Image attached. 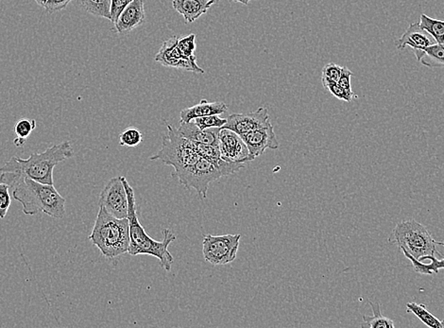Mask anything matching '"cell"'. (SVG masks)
Returning a JSON list of instances; mask_svg holds the SVG:
<instances>
[{
    "instance_id": "16",
    "label": "cell",
    "mask_w": 444,
    "mask_h": 328,
    "mask_svg": "<svg viewBox=\"0 0 444 328\" xmlns=\"http://www.w3.org/2000/svg\"><path fill=\"white\" fill-rule=\"evenodd\" d=\"M222 128H209L200 130L193 120L190 122H180V127L177 129L182 137L188 140L196 142L208 144V145H220V132Z\"/></svg>"
},
{
    "instance_id": "23",
    "label": "cell",
    "mask_w": 444,
    "mask_h": 328,
    "mask_svg": "<svg viewBox=\"0 0 444 328\" xmlns=\"http://www.w3.org/2000/svg\"><path fill=\"white\" fill-rule=\"evenodd\" d=\"M420 26L433 37L437 44H444V21L443 20L432 18L423 14L421 16Z\"/></svg>"
},
{
    "instance_id": "1",
    "label": "cell",
    "mask_w": 444,
    "mask_h": 328,
    "mask_svg": "<svg viewBox=\"0 0 444 328\" xmlns=\"http://www.w3.org/2000/svg\"><path fill=\"white\" fill-rule=\"evenodd\" d=\"M0 182L7 184L14 200L22 204L25 215L45 213L54 218L65 215V199L53 185H45L16 172H1Z\"/></svg>"
},
{
    "instance_id": "28",
    "label": "cell",
    "mask_w": 444,
    "mask_h": 328,
    "mask_svg": "<svg viewBox=\"0 0 444 328\" xmlns=\"http://www.w3.org/2000/svg\"><path fill=\"white\" fill-rule=\"evenodd\" d=\"M196 36L194 33L189 34L185 37H182L178 40L177 46L183 56L189 59L195 58V51H196Z\"/></svg>"
},
{
    "instance_id": "10",
    "label": "cell",
    "mask_w": 444,
    "mask_h": 328,
    "mask_svg": "<svg viewBox=\"0 0 444 328\" xmlns=\"http://www.w3.org/2000/svg\"><path fill=\"white\" fill-rule=\"evenodd\" d=\"M179 37L174 36L163 43L159 53L154 57V61L162 65L185 71L195 72V73H205V70L197 65V58L189 59L183 56L178 48L177 43Z\"/></svg>"
},
{
    "instance_id": "9",
    "label": "cell",
    "mask_w": 444,
    "mask_h": 328,
    "mask_svg": "<svg viewBox=\"0 0 444 328\" xmlns=\"http://www.w3.org/2000/svg\"><path fill=\"white\" fill-rule=\"evenodd\" d=\"M99 207L117 218H128L127 191L123 184L122 177L112 178L99 195Z\"/></svg>"
},
{
    "instance_id": "22",
    "label": "cell",
    "mask_w": 444,
    "mask_h": 328,
    "mask_svg": "<svg viewBox=\"0 0 444 328\" xmlns=\"http://www.w3.org/2000/svg\"><path fill=\"white\" fill-rule=\"evenodd\" d=\"M371 305L372 313L374 315H363V327H368L371 328H394L395 324L391 319L385 317L381 313L380 304H374L369 301Z\"/></svg>"
},
{
    "instance_id": "4",
    "label": "cell",
    "mask_w": 444,
    "mask_h": 328,
    "mask_svg": "<svg viewBox=\"0 0 444 328\" xmlns=\"http://www.w3.org/2000/svg\"><path fill=\"white\" fill-rule=\"evenodd\" d=\"M89 240L103 257L114 260L128 253L130 227L128 218H117L99 207Z\"/></svg>"
},
{
    "instance_id": "6",
    "label": "cell",
    "mask_w": 444,
    "mask_h": 328,
    "mask_svg": "<svg viewBox=\"0 0 444 328\" xmlns=\"http://www.w3.org/2000/svg\"><path fill=\"white\" fill-rule=\"evenodd\" d=\"M389 241L418 260L426 255H437L442 258L437 246L444 247V243L435 240L429 230L414 218L398 223L392 230Z\"/></svg>"
},
{
    "instance_id": "25",
    "label": "cell",
    "mask_w": 444,
    "mask_h": 328,
    "mask_svg": "<svg viewBox=\"0 0 444 328\" xmlns=\"http://www.w3.org/2000/svg\"><path fill=\"white\" fill-rule=\"evenodd\" d=\"M192 148L200 155V157L205 158L210 161H217L222 159L220 157V148L217 146L208 145L192 141Z\"/></svg>"
},
{
    "instance_id": "31",
    "label": "cell",
    "mask_w": 444,
    "mask_h": 328,
    "mask_svg": "<svg viewBox=\"0 0 444 328\" xmlns=\"http://www.w3.org/2000/svg\"><path fill=\"white\" fill-rule=\"evenodd\" d=\"M10 186L7 184L0 182V218H5L10 208L11 200Z\"/></svg>"
},
{
    "instance_id": "14",
    "label": "cell",
    "mask_w": 444,
    "mask_h": 328,
    "mask_svg": "<svg viewBox=\"0 0 444 328\" xmlns=\"http://www.w3.org/2000/svg\"><path fill=\"white\" fill-rule=\"evenodd\" d=\"M248 147L251 158L256 159L264 154L268 149H277L279 148L274 125H269L266 127L257 129L248 134L240 135Z\"/></svg>"
},
{
    "instance_id": "34",
    "label": "cell",
    "mask_w": 444,
    "mask_h": 328,
    "mask_svg": "<svg viewBox=\"0 0 444 328\" xmlns=\"http://www.w3.org/2000/svg\"><path fill=\"white\" fill-rule=\"evenodd\" d=\"M353 75V72L350 69L346 68V66H342V74H340V79L337 80V83L352 96H354V92L352 90L351 86V78Z\"/></svg>"
},
{
    "instance_id": "11",
    "label": "cell",
    "mask_w": 444,
    "mask_h": 328,
    "mask_svg": "<svg viewBox=\"0 0 444 328\" xmlns=\"http://www.w3.org/2000/svg\"><path fill=\"white\" fill-rule=\"evenodd\" d=\"M219 148L220 157L227 162L244 164L254 161L242 137L229 129H220Z\"/></svg>"
},
{
    "instance_id": "26",
    "label": "cell",
    "mask_w": 444,
    "mask_h": 328,
    "mask_svg": "<svg viewBox=\"0 0 444 328\" xmlns=\"http://www.w3.org/2000/svg\"><path fill=\"white\" fill-rule=\"evenodd\" d=\"M142 141V132L137 128L129 127L119 135V145L129 147V148L139 146Z\"/></svg>"
},
{
    "instance_id": "21",
    "label": "cell",
    "mask_w": 444,
    "mask_h": 328,
    "mask_svg": "<svg viewBox=\"0 0 444 328\" xmlns=\"http://www.w3.org/2000/svg\"><path fill=\"white\" fill-rule=\"evenodd\" d=\"M419 62L431 68H444V44L436 43L426 48Z\"/></svg>"
},
{
    "instance_id": "3",
    "label": "cell",
    "mask_w": 444,
    "mask_h": 328,
    "mask_svg": "<svg viewBox=\"0 0 444 328\" xmlns=\"http://www.w3.org/2000/svg\"><path fill=\"white\" fill-rule=\"evenodd\" d=\"M74 155L70 142L65 141L45 152L31 154L28 159L13 157L0 168V172H16L45 185H54L53 169L59 163Z\"/></svg>"
},
{
    "instance_id": "5",
    "label": "cell",
    "mask_w": 444,
    "mask_h": 328,
    "mask_svg": "<svg viewBox=\"0 0 444 328\" xmlns=\"http://www.w3.org/2000/svg\"><path fill=\"white\" fill-rule=\"evenodd\" d=\"M243 168H245L243 163L227 162L223 159L210 161L200 157L193 166L173 174V176L177 177L180 185L185 186L189 191L195 189L197 195L205 200L212 182L234 174Z\"/></svg>"
},
{
    "instance_id": "8",
    "label": "cell",
    "mask_w": 444,
    "mask_h": 328,
    "mask_svg": "<svg viewBox=\"0 0 444 328\" xmlns=\"http://www.w3.org/2000/svg\"><path fill=\"white\" fill-rule=\"evenodd\" d=\"M242 235H206L202 241V254L206 263L222 266L234 263L239 252Z\"/></svg>"
},
{
    "instance_id": "2",
    "label": "cell",
    "mask_w": 444,
    "mask_h": 328,
    "mask_svg": "<svg viewBox=\"0 0 444 328\" xmlns=\"http://www.w3.org/2000/svg\"><path fill=\"white\" fill-rule=\"evenodd\" d=\"M123 184L128 196V220L130 227V245L128 253L131 255H148L156 258L160 265L167 272H170L174 263L173 255L168 251V247L175 241L176 236L170 229L163 231L162 241L154 240L147 234L137 217L136 194L127 179L122 176Z\"/></svg>"
},
{
    "instance_id": "29",
    "label": "cell",
    "mask_w": 444,
    "mask_h": 328,
    "mask_svg": "<svg viewBox=\"0 0 444 328\" xmlns=\"http://www.w3.org/2000/svg\"><path fill=\"white\" fill-rule=\"evenodd\" d=\"M323 85L334 97L340 100L350 102L353 96L345 90L337 82H331V80H322Z\"/></svg>"
},
{
    "instance_id": "35",
    "label": "cell",
    "mask_w": 444,
    "mask_h": 328,
    "mask_svg": "<svg viewBox=\"0 0 444 328\" xmlns=\"http://www.w3.org/2000/svg\"><path fill=\"white\" fill-rule=\"evenodd\" d=\"M71 1L72 0H48L45 9L48 14L57 13V11H63L67 8Z\"/></svg>"
},
{
    "instance_id": "18",
    "label": "cell",
    "mask_w": 444,
    "mask_h": 328,
    "mask_svg": "<svg viewBox=\"0 0 444 328\" xmlns=\"http://www.w3.org/2000/svg\"><path fill=\"white\" fill-rule=\"evenodd\" d=\"M227 110L228 106L224 102H209L206 100H202L197 105L180 111V122H190L197 117L222 115Z\"/></svg>"
},
{
    "instance_id": "38",
    "label": "cell",
    "mask_w": 444,
    "mask_h": 328,
    "mask_svg": "<svg viewBox=\"0 0 444 328\" xmlns=\"http://www.w3.org/2000/svg\"><path fill=\"white\" fill-rule=\"evenodd\" d=\"M37 4L41 6V7H44L45 4H47L48 0H36Z\"/></svg>"
},
{
    "instance_id": "32",
    "label": "cell",
    "mask_w": 444,
    "mask_h": 328,
    "mask_svg": "<svg viewBox=\"0 0 444 328\" xmlns=\"http://www.w3.org/2000/svg\"><path fill=\"white\" fill-rule=\"evenodd\" d=\"M342 66L337 64H328L323 69L322 80H331V82H337L339 80L340 74H342Z\"/></svg>"
},
{
    "instance_id": "7",
    "label": "cell",
    "mask_w": 444,
    "mask_h": 328,
    "mask_svg": "<svg viewBox=\"0 0 444 328\" xmlns=\"http://www.w3.org/2000/svg\"><path fill=\"white\" fill-rule=\"evenodd\" d=\"M168 134L164 137L162 148L151 160H159L166 165L173 166L174 174L193 166L200 159V155L192 148V141L182 137L177 129L167 125Z\"/></svg>"
},
{
    "instance_id": "13",
    "label": "cell",
    "mask_w": 444,
    "mask_h": 328,
    "mask_svg": "<svg viewBox=\"0 0 444 328\" xmlns=\"http://www.w3.org/2000/svg\"><path fill=\"white\" fill-rule=\"evenodd\" d=\"M434 44H436V41H435L433 37L428 31L421 28L419 22L412 23V24L409 25L405 33L395 41V46H396L398 50H404L406 46L411 47L412 51H414L418 61H420V59L422 58L426 48Z\"/></svg>"
},
{
    "instance_id": "24",
    "label": "cell",
    "mask_w": 444,
    "mask_h": 328,
    "mask_svg": "<svg viewBox=\"0 0 444 328\" xmlns=\"http://www.w3.org/2000/svg\"><path fill=\"white\" fill-rule=\"evenodd\" d=\"M87 13L94 16L111 19V0H78Z\"/></svg>"
},
{
    "instance_id": "27",
    "label": "cell",
    "mask_w": 444,
    "mask_h": 328,
    "mask_svg": "<svg viewBox=\"0 0 444 328\" xmlns=\"http://www.w3.org/2000/svg\"><path fill=\"white\" fill-rule=\"evenodd\" d=\"M193 122L200 130H205L209 128H222L227 122V119H222L220 115H212V116L197 117Z\"/></svg>"
},
{
    "instance_id": "17",
    "label": "cell",
    "mask_w": 444,
    "mask_h": 328,
    "mask_svg": "<svg viewBox=\"0 0 444 328\" xmlns=\"http://www.w3.org/2000/svg\"><path fill=\"white\" fill-rule=\"evenodd\" d=\"M217 3L216 0H173L174 10L182 14L186 23H193Z\"/></svg>"
},
{
    "instance_id": "30",
    "label": "cell",
    "mask_w": 444,
    "mask_h": 328,
    "mask_svg": "<svg viewBox=\"0 0 444 328\" xmlns=\"http://www.w3.org/2000/svg\"><path fill=\"white\" fill-rule=\"evenodd\" d=\"M37 123L36 120H21L14 125L13 132L17 137L27 138L30 137L31 132L36 129Z\"/></svg>"
},
{
    "instance_id": "19",
    "label": "cell",
    "mask_w": 444,
    "mask_h": 328,
    "mask_svg": "<svg viewBox=\"0 0 444 328\" xmlns=\"http://www.w3.org/2000/svg\"><path fill=\"white\" fill-rule=\"evenodd\" d=\"M401 252L411 261L415 272L421 273V275H434V273L437 275L440 270L444 269V258L439 260L435 258V255H426V257L418 260L409 255L408 252L404 251V250H401Z\"/></svg>"
},
{
    "instance_id": "15",
    "label": "cell",
    "mask_w": 444,
    "mask_h": 328,
    "mask_svg": "<svg viewBox=\"0 0 444 328\" xmlns=\"http://www.w3.org/2000/svg\"><path fill=\"white\" fill-rule=\"evenodd\" d=\"M146 20L144 0H131L114 23L117 33L127 34L141 26Z\"/></svg>"
},
{
    "instance_id": "36",
    "label": "cell",
    "mask_w": 444,
    "mask_h": 328,
    "mask_svg": "<svg viewBox=\"0 0 444 328\" xmlns=\"http://www.w3.org/2000/svg\"><path fill=\"white\" fill-rule=\"evenodd\" d=\"M26 141H27L26 138L16 137V138H14L13 144H14V146L17 147V148H19V147H23L25 145Z\"/></svg>"
},
{
    "instance_id": "37",
    "label": "cell",
    "mask_w": 444,
    "mask_h": 328,
    "mask_svg": "<svg viewBox=\"0 0 444 328\" xmlns=\"http://www.w3.org/2000/svg\"><path fill=\"white\" fill-rule=\"evenodd\" d=\"M216 1H220V0H216ZM232 1L234 2H239V3H242V4L244 5H248L249 2L251 1V0H232Z\"/></svg>"
},
{
    "instance_id": "12",
    "label": "cell",
    "mask_w": 444,
    "mask_h": 328,
    "mask_svg": "<svg viewBox=\"0 0 444 328\" xmlns=\"http://www.w3.org/2000/svg\"><path fill=\"white\" fill-rule=\"evenodd\" d=\"M271 125L269 110L265 107H259L251 113L232 114L227 122L222 128L229 129L237 134L242 135L248 132L266 127Z\"/></svg>"
},
{
    "instance_id": "33",
    "label": "cell",
    "mask_w": 444,
    "mask_h": 328,
    "mask_svg": "<svg viewBox=\"0 0 444 328\" xmlns=\"http://www.w3.org/2000/svg\"><path fill=\"white\" fill-rule=\"evenodd\" d=\"M131 0H111L110 21L114 24L117 20L119 19L120 14L124 11V9L127 7Z\"/></svg>"
},
{
    "instance_id": "20",
    "label": "cell",
    "mask_w": 444,
    "mask_h": 328,
    "mask_svg": "<svg viewBox=\"0 0 444 328\" xmlns=\"http://www.w3.org/2000/svg\"><path fill=\"white\" fill-rule=\"evenodd\" d=\"M406 312L413 313L416 317L419 318L422 323L426 327L432 328H444V320H440L436 316L432 314L423 304H417L411 302L406 305Z\"/></svg>"
}]
</instances>
